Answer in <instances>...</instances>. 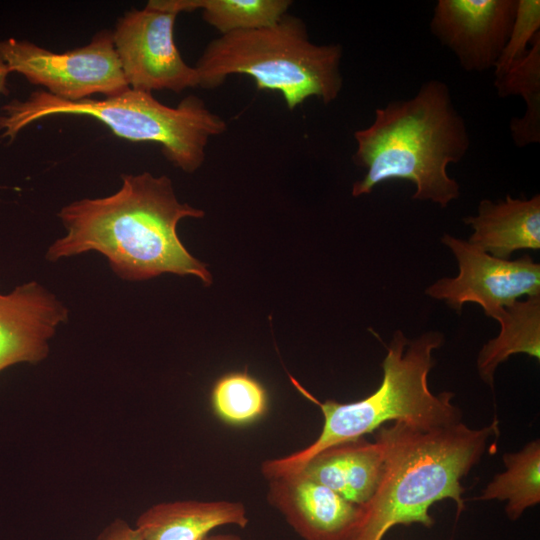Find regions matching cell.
<instances>
[{
    "mask_svg": "<svg viewBox=\"0 0 540 540\" xmlns=\"http://www.w3.org/2000/svg\"><path fill=\"white\" fill-rule=\"evenodd\" d=\"M204 211L180 203L172 181L149 172L122 175L120 189L106 197L64 206L58 216L67 234L48 249L56 261L89 251L103 254L122 279L137 281L162 273L193 275L209 286L207 265L193 257L177 235L178 222Z\"/></svg>",
    "mask_w": 540,
    "mask_h": 540,
    "instance_id": "6da1fadb",
    "label": "cell"
},
{
    "mask_svg": "<svg viewBox=\"0 0 540 540\" xmlns=\"http://www.w3.org/2000/svg\"><path fill=\"white\" fill-rule=\"evenodd\" d=\"M354 139L352 160L365 173L353 184V197L404 180L415 186L414 200L445 208L459 198L460 186L448 166L465 157L470 136L445 82L426 81L413 97L375 109L373 122L356 130Z\"/></svg>",
    "mask_w": 540,
    "mask_h": 540,
    "instance_id": "7a4b0ae2",
    "label": "cell"
},
{
    "mask_svg": "<svg viewBox=\"0 0 540 540\" xmlns=\"http://www.w3.org/2000/svg\"><path fill=\"white\" fill-rule=\"evenodd\" d=\"M498 423L471 429L462 421L418 428L403 422L379 427L375 435L383 451V473L376 492L364 506L353 540H382L398 524L434 523L429 508L452 499L458 513L465 509L461 479L487 449Z\"/></svg>",
    "mask_w": 540,
    "mask_h": 540,
    "instance_id": "3957f363",
    "label": "cell"
},
{
    "mask_svg": "<svg viewBox=\"0 0 540 540\" xmlns=\"http://www.w3.org/2000/svg\"><path fill=\"white\" fill-rule=\"evenodd\" d=\"M443 343V334L438 331L415 339L395 331L386 346L380 386L371 395L351 403L320 402L289 376L296 389L319 406L324 424L318 438L307 447L263 462L264 477L269 480L295 473L322 450L361 438L385 422L398 421L425 429L461 422L462 413L452 403L454 394L444 391L436 395L428 386V375L435 363L433 351Z\"/></svg>",
    "mask_w": 540,
    "mask_h": 540,
    "instance_id": "277c9868",
    "label": "cell"
},
{
    "mask_svg": "<svg viewBox=\"0 0 540 540\" xmlns=\"http://www.w3.org/2000/svg\"><path fill=\"white\" fill-rule=\"evenodd\" d=\"M55 115H83L105 124L118 137L133 142H154L164 157L186 173L198 170L211 137L223 134L227 124L194 95L176 107L160 103L152 93L127 90L101 100L67 101L44 90L1 107L0 138L12 142L33 122Z\"/></svg>",
    "mask_w": 540,
    "mask_h": 540,
    "instance_id": "5b68a950",
    "label": "cell"
},
{
    "mask_svg": "<svg viewBox=\"0 0 540 540\" xmlns=\"http://www.w3.org/2000/svg\"><path fill=\"white\" fill-rule=\"evenodd\" d=\"M340 44L310 41L304 21L285 14L271 26L235 31L212 40L198 59L199 87L215 88L234 74L251 77L258 90L279 92L289 110L309 97L337 99L343 77Z\"/></svg>",
    "mask_w": 540,
    "mask_h": 540,
    "instance_id": "8992f818",
    "label": "cell"
},
{
    "mask_svg": "<svg viewBox=\"0 0 540 540\" xmlns=\"http://www.w3.org/2000/svg\"><path fill=\"white\" fill-rule=\"evenodd\" d=\"M0 60L10 73H19L67 101L95 93L113 96L129 88L108 30L97 33L86 46L62 53L9 38L0 41Z\"/></svg>",
    "mask_w": 540,
    "mask_h": 540,
    "instance_id": "52a82bcc",
    "label": "cell"
},
{
    "mask_svg": "<svg viewBox=\"0 0 540 540\" xmlns=\"http://www.w3.org/2000/svg\"><path fill=\"white\" fill-rule=\"evenodd\" d=\"M441 242L453 253L459 273L437 280L425 294L444 301L451 309L461 312L464 304L476 303L493 318L522 297L540 295V264L530 255L500 259L450 234Z\"/></svg>",
    "mask_w": 540,
    "mask_h": 540,
    "instance_id": "ba28073f",
    "label": "cell"
},
{
    "mask_svg": "<svg viewBox=\"0 0 540 540\" xmlns=\"http://www.w3.org/2000/svg\"><path fill=\"white\" fill-rule=\"evenodd\" d=\"M176 14L148 6L117 21L113 44L129 88L180 93L199 87L194 67L183 60L174 40Z\"/></svg>",
    "mask_w": 540,
    "mask_h": 540,
    "instance_id": "9c48e42d",
    "label": "cell"
},
{
    "mask_svg": "<svg viewBox=\"0 0 540 540\" xmlns=\"http://www.w3.org/2000/svg\"><path fill=\"white\" fill-rule=\"evenodd\" d=\"M517 0H438L429 28L466 72L494 69L513 24Z\"/></svg>",
    "mask_w": 540,
    "mask_h": 540,
    "instance_id": "30bf717a",
    "label": "cell"
},
{
    "mask_svg": "<svg viewBox=\"0 0 540 540\" xmlns=\"http://www.w3.org/2000/svg\"><path fill=\"white\" fill-rule=\"evenodd\" d=\"M268 481L269 503L304 540H353L362 506L299 474Z\"/></svg>",
    "mask_w": 540,
    "mask_h": 540,
    "instance_id": "8fae6325",
    "label": "cell"
},
{
    "mask_svg": "<svg viewBox=\"0 0 540 540\" xmlns=\"http://www.w3.org/2000/svg\"><path fill=\"white\" fill-rule=\"evenodd\" d=\"M67 318V308L36 281L0 292V372L45 359L48 341Z\"/></svg>",
    "mask_w": 540,
    "mask_h": 540,
    "instance_id": "7c38bea8",
    "label": "cell"
},
{
    "mask_svg": "<svg viewBox=\"0 0 540 540\" xmlns=\"http://www.w3.org/2000/svg\"><path fill=\"white\" fill-rule=\"evenodd\" d=\"M383 466L380 443L361 437L322 450L292 474H299L364 506L378 488Z\"/></svg>",
    "mask_w": 540,
    "mask_h": 540,
    "instance_id": "4fadbf2b",
    "label": "cell"
},
{
    "mask_svg": "<svg viewBox=\"0 0 540 540\" xmlns=\"http://www.w3.org/2000/svg\"><path fill=\"white\" fill-rule=\"evenodd\" d=\"M473 229L471 245L500 258L509 259L517 250L540 248V196L529 199L506 196L500 201L483 199L477 214L465 218Z\"/></svg>",
    "mask_w": 540,
    "mask_h": 540,
    "instance_id": "5bb4252c",
    "label": "cell"
},
{
    "mask_svg": "<svg viewBox=\"0 0 540 540\" xmlns=\"http://www.w3.org/2000/svg\"><path fill=\"white\" fill-rule=\"evenodd\" d=\"M248 524L242 503L229 501H174L144 511L135 529L140 540H203L218 526Z\"/></svg>",
    "mask_w": 540,
    "mask_h": 540,
    "instance_id": "9a60e30c",
    "label": "cell"
},
{
    "mask_svg": "<svg viewBox=\"0 0 540 540\" xmlns=\"http://www.w3.org/2000/svg\"><path fill=\"white\" fill-rule=\"evenodd\" d=\"M500 324L497 337L483 345L477 357L481 379L493 387L502 362L517 353L540 359V295L525 297L501 308L493 317Z\"/></svg>",
    "mask_w": 540,
    "mask_h": 540,
    "instance_id": "2e32d148",
    "label": "cell"
},
{
    "mask_svg": "<svg viewBox=\"0 0 540 540\" xmlns=\"http://www.w3.org/2000/svg\"><path fill=\"white\" fill-rule=\"evenodd\" d=\"M290 0H150L146 6L174 13L202 11L203 20L221 35L277 23Z\"/></svg>",
    "mask_w": 540,
    "mask_h": 540,
    "instance_id": "e0dca14e",
    "label": "cell"
},
{
    "mask_svg": "<svg viewBox=\"0 0 540 540\" xmlns=\"http://www.w3.org/2000/svg\"><path fill=\"white\" fill-rule=\"evenodd\" d=\"M506 470L494 476L478 497L480 500H507L506 514L517 520L540 502V441L527 443L520 451L502 457Z\"/></svg>",
    "mask_w": 540,
    "mask_h": 540,
    "instance_id": "ac0fdd59",
    "label": "cell"
},
{
    "mask_svg": "<svg viewBox=\"0 0 540 540\" xmlns=\"http://www.w3.org/2000/svg\"><path fill=\"white\" fill-rule=\"evenodd\" d=\"M494 86L500 97L518 95L526 104L522 118H513L510 133L516 146L522 148L540 142V33L528 54L506 73L495 77Z\"/></svg>",
    "mask_w": 540,
    "mask_h": 540,
    "instance_id": "d6986e66",
    "label": "cell"
},
{
    "mask_svg": "<svg viewBox=\"0 0 540 540\" xmlns=\"http://www.w3.org/2000/svg\"><path fill=\"white\" fill-rule=\"evenodd\" d=\"M216 414L229 424L242 425L260 418L268 407L265 387L247 372L221 376L211 392Z\"/></svg>",
    "mask_w": 540,
    "mask_h": 540,
    "instance_id": "ffe728a7",
    "label": "cell"
},
{
    "mask_svg": "<svg viewBox=\"0 0 540 540\" xmlns=\"http://www.w3.org/2000/svg\"><path fill=\"white\" fill-rule=\"evenodd\" d=\"M538 33H540V1L517 0L511 31L494 67V77L503 75L524 59Z\"/></svg>",
    "mask_w": 540,
    "mask_h": 540,
    "instance_id": "44dd1931",
    "label": "cell"
},
{
    "mask_svg": "<svg viewBox=\"0 0 540 540\" xmlns=\"http://www.w3.org/2000/svg\"><path fill=\"white\" fill-rule=\"evenodd\" d=\"M96 540H140L135 527L125 520L115 519L98 535Z\"/></svg>",
    "mask_w": 540,
    "mask_h": 540,
    "instance_id": "7402d4cb",
    "label": "cell"
},
{
    "mask_svg": "<svg viewBox=\"0 0 540 540\" xmlns=\"http://www.w3.org/2000/svg\"><path fill=\"white\" fill-rule=\"evenodd\" d=\"M10 72L0 60V94H8L7 76Z\"/></svg>",
    "mask_w": 540,
    "mask_h": 540,
    "instance_id": "603a6c76",
    "label": "cell"
},
{
    "mask_svg": "<svg viewBox=\"0 0 540 540\" xmlns=\"http://www.w3.org/2000/svg\"><path fill=\"white\" fill-rule=\"evenodd\" d=\"M203 540H242L234 534L207 535Z\"/></svg>",
    "mask_w": 540,
    "mask_h": 540,
    "instance_id": "cb8c5ba5",
    "label": "cell"
}]
</instances>
